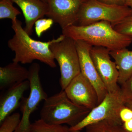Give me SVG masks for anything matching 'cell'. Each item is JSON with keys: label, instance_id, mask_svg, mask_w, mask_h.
Wrapping results in <instances>:
<instances>
[{"label": "cell", "instance_id": "13", "mask_svg": "<svg viewBox=\"0 0 132 132\" xmlns=\"http://www.w3.org/2000/svg\"><path fill=\"white\" fill-rule=\"evenodd\" d=\"M20 8L25 20L24 30L29 35L33 32L36 22L46 15L48 5L42 0H12Z\"/></svg>", "mask_w": 132, "mask_h": 132}, {"label": "cell", "instance_id": "3", "mask_svg": "<svg viewBox=\"0 0 132 132\" xmlns=\"http://www.w3.org/2000/svg\"><path fill=\"white\" fill-rule=\"evenodd\" d=\"M91 110L76 105L69 99L64 90L48 97L40 112V119L52 125L67 124L72 127L79 123Z\"/></svg>", "mask_w": 132, "mask_h": 132}, {"label": "cell", "instance_id": "20", "mask_svg": "<svg viewBox=\"0 0 132 132\" xmlns=\"http://www.w3.org/2000/svg\"><path fill=\"white\" fill-rule=\"evenodd\" d=\"M112 26L118 32L132 38V14Z\"/></svg>", "mask_w": 132, "mask_h": 132}, {"label": "cell", "instance_id": "16", "mask_svg": "<svg viewBox=\"0 0 132 132\" xmlns=\"http://www.w3.org/2000/svg\"><path fill=\"white\" fill-rule=\"evenodd\" d=\"M122 124L111 120H105L88 125L86 132H126Z\"/></svg>", "mask_w": 132, "mask_h": 132}, {"label": "cell", "instance_id": "14", "mask_svg": "<svg viewBox=\"0 0 132 132\" xmlns=\"http://www.w3.org/2000/svg\"><path fill=\"white\" fill-rule=\"evenodd\" d=\"M29 71L19 63L13 62L0 67V89L3 90L28 80Z\"/></svg>", "mask_w": 132, "mask_h": 132}, {"label": "cell", "instance_id": "19", "mask_svg": "<svg viewBox=\"0 0 132 132\" xmlns=\"http://www.w3.org/2000/svg\"><path fill=\"white\" fill-rule=\"evenodd\" d=\"M21 115L15 113L9 116L1 124L0 132H15L21 121Z\"/></svg>", "mask_w": 132, "mask_h": 132}, {"label": "cell", "instance_id": "6", "mask_svg": "<svg viewBox=\"0 0 132 132\" xmlns=\"http://www.w3.org/2000/svg\"><path fill=\"white\" fill-rule=\"evenodd\" d=\"M126 102L121 88L116 92L108 93L101 102L91 110L81 121L74 126L69 127L70 131H81L88 125L105 120H115L122 124L119 113Z\"/></svg>", "mask_w": 132, "mask_h": 132}, {"label": "cell", "instance_id": "9", "mask_svg": "<svg viewBox=\"0 0 132 132\" xmlns=\"http://www.w3.org/2000/svg\"><path fill=\"white\" fill-rule=\"evenodd\" d=\"M74 104L92 110L98 105V95L93 85L81 73L64 90Z\"/></svg>", "mask_w": 132, "mask_h": 132}, {"label": "cell", "instance_id": "15", "mask_svg": "<svg viewBox=\"0 0 132 132\" xmlns=\"http://www.w3.org/2000/svg\"><path fill=\"white\" fill-rule=\"evenodd\" d=\"M119 72L118 84L121 85L132 74V51L126 48L110 52Z\"/></svg>", "mask_w": 132, "mask_h": 132}, {"label": "cell", "instance_id": "4", "mask_svg": "<svg viewBox=\"0 0 132 132\" xmlns=\"http://www.w3.org/2000/svg\"><path fill=\"white\" fill-rule=\"evenodd\" d=\"M50 47L60 67V85L62 90H64L72 80L81 73L75 41L65 36L52 43Z\"/></svg>", "mask_w": 132, "mask_h": 132}, {"label": "cell", "instance_id": "29", "mask_svg": "<svg viewBox=\"0 0 132 132\" xmlns=\"http://www.w3.org/2000/svg\"><path fill=\"white\" fill-rule=\"evenodd\" d=\"M80 131H73V132H80Z\"/></svg>", "mask_w": 132, "mask_h": 132}, {"label": "cell", "instance_id": "18", "mask_svg": "<svg viewBox=\"0 0 132 132\" xmlns=\"http://www.w3.org/2000/svg\"><path fill=\"white\" fill-rule=\"evenodd\" d=\"M12 0L0 1V19H10L12 21L16 20L17 15L21 13L13 6Z\"/></svg>", "mask_w": 132, "mask_h": 132}, {"label": "cell", "instance_id": "25", "mask_svg": "<svg viewBox=\"0 0 132 132\" xmlns=\"http://www.w3.org/2000/svg\"><path fill=\"white\" fill-rule=\"evenodd\" d=\"M122 127L126 132H132V119L122 124Z\"/></svg>", "mask_w": 132, "mask_h": 132}, {"label": "cell", "instance_id": "28", "mask_svg": "<svg viewBox=\"0 0 132 132\" xmlns=\"http://www.w3.org/2000/svg\"><path fill=\"white\" fill-rule=\"evenodd\" d=\"M15 132H22L20 128V126H19V127L17 128Z\"/></svg>", "mask_w": 132, "mask_h": 132}, {"label": "cell", "instance_id": "5", "mask_svg": "<svg viewBox=\"0 0 132 132\" xmlns=\"http://www.w3.org/2000/svg\"><path fill=\"white\" fill-rule=\"evenodd\" d=\"M131 14L132 10L127 6L109 5L98 0H85L76 25L88 26L102 21L113 24Z\"/></svg>", "mask_w": 132, "mask_h": 132}, {"label": "cell", "instance_id": "12", "mask_svg": "<svg viewBox=\"0 0 132 132\" xmlns=\"http://www.w3.org/2000/svg\"><path fill=\"white\" fill-rule=\"evenodd\" d=\"M29 88L28 80L9 88L2 95L0 99V124L20 106L24 93Z\"/></svg>", "mask_w": 132, "mask_h": 132}, {"label": "cell", "instance_id": "23", "mask_svg": "<svg viewBox=\"0 0 132 132\" xmlns=\"http://www.w3.org/2000/svg\"><path fill=\"white\" fill-rule=\"evenodd\" d=\"M120 120L122 124L132 119V109L124 105L121 108L119 113Z\"/></svg>", "mask_w": 132, "mask_h": 132}, {"label": "cell", "instance_id": "11", "mask_svg": "<svg viewBox=\"0 0 132 132\" xmlns=\"http://www.w3.org/2000/svg\"><path fill=\"white\" fill-rule=\"evenodd\" d=\"M79 55L81 73L92 83L98 95V104L108 93L100 78L90 54L93 46L83 40L75 41Z\"/></svg>", "mask_w": 132, "mask_h": 132}, {"label": "cell", "instance_id": "22", "mask_svg": "<svg viewBox=\"0 0 132 132\" xmlns=\"http://www.w3.org/2000/svg\"><path fill=\"white\" fill-rule=\"evenodd\" d=\"M121 86V90L126 102L132 101V74Z\"/></svg>", "mask_w": 132, "mask_h": 132}, {"label": "cell", "instance_id": "24", "mask_svg": "<svg viewBox=\"0 0 132 132\" xmlns=\"http://www.w3.org/2000/svg\"><path fill=\"white\" fill-rule=\"evenodd\" d=\"M101 2L111 5L125 6V0H98Z\"/></svg>", "mask_w": 132, "mask_h": 132}, {"label": "cell", "instance_id": "30", "mask_svg": "<svg viewBox=\"0 0 132 132\" xmlns=\"http://www.w3.org/2000/svg\"><path fill=\"white\" fill-rule=\"evenodd\" d=\"M42 1H44V2L46 3V0H42Z\"/></svg>", "mask_w": 132, "mask_h": 132}, {"label": "cell", "instance_id": "1", "mask_svg": "<svg viewBox=\"0 0 132 132\" xmlns=\"http://www.w3.org/2000/svg\"><path fill=\"white\" fill-rule=\"evenodd\" d=\"M12 27L14 34L8 41L7 45L15 53L13 62L30 64L34 60H38L52 68L56 67L53 55L50 47L65 36L62 34L57 39L43 42L32 39L22 27L21 21L17 19L12 21Z\"/></svg>", "mask_w": 132, "mask_h": 132}, {"label": "cell", "instance_id": "21", "mask_svg": "<svg viewBox=\"0 0 132 132\" xmlns=\"http://www.w3.org/2000/svg\"><path fill=\"white\" fill-rule=\"evenodd\" d=\"M54 22L52 19H41L35 23V31L36 35L40 37L42 33L47 31L52 27Z\"/></svg>", "mask_w": 132, "mask_h": 132}, {"label": "cell", "instance_id": "17", "mask_svg": "<svg viewBox=\"0 0 132 132\" xmlns=\"http://www.w3.org/2000/svg\"><path fill=\"white\" fill-rule=\"evenodd\" d=\"M27 132H71L70 127L65 125L49 124L42 119L31 123Z\"/></svg>", "mask_w": 132, "mask_h": 132}, {"label": "cell", "instance_id": "10", "mask_svg": "<svg viewBox=\"0 0 132 132\" xmlns=\"http://www.w3.org/2000/svg\"><path fill=\"white\" fill-rule=\"evenodd\" d=\"M85 0H46L48 5L46 15L62 29L76 25L78 15Z\"/></svg>", "mask_w": 132, "mask_h": 132}, {"label": "cell", "instance_id": "26", "mask_svg": "<svg viewBox=\"0 0 132 132\" xmlns=\"http://www.w3.org/2000/svg\"><path fill=\"white\" fill-rule=\"evenodd\" d=\"M125 6L130 8L132 11V0H125Z\"/></svg>", "mask_w": 132, "mask_h": 132}, {"label": "cell", "instance_id": "27", "mask_svg": "<svg viewBox=\"0 0 132 132\" xmlns=\"http://www.w3.org/2000/svg\"><path fill=\"white\" fill-rule=\"evenodd\" d=\"M125 105L132 109V101L126 102Z\"/></svg>", "mask_w": 132, "mask_h": 132}, {"label": "cell", "instance_id": "7", "mask_svg": "<svg viewBox=\"0 0 132 132\" xmlns=\"http://www.w3.org/2000/svg\"><path fill=\"white\" fill-rule=\"evenodd\" d=\"M40 67L38 63H33L29 67L28 80L30 82V93L28 97L22 99L20 105L22 117L20 124L22 132H27L31 123L30 116L37 109L39 104L48 97L43 89L40 78Z\"/></svg>", "mask_w": 132, "mask_h": 132}, {"label": "cell", "instance_id": "8", "mask_svg": "<svg viewBox=\"0 0 132 132\" xmlns=\"http://www.w3.org/2000/svg\"><path fill=\"white\" fill-rule=\"evenodd\" d=\"M110 50L101 46H92L91 58L97 72L108 93L120 89L118 85L119 72L115 62L111 60Z\"/></svg>", "mask_w": 132, "mask_h": 132}, {"label": "cell", "instance_id": "2", "mask_svg": "<svg viewBox=\"0 0 132 132\" xmlns=\"http://www.w3.org/2000/svg\"><path fill=\"white\" fill-rule=\"evenodd\" d=\"M62 34L75 41H84L93 46L103 47L110 51L126 48L132 42V38L118 32L111 22L105 21L86 26L72 25L62 29Z\"/></svg>", "mask_w": 132, "mask_h": 132}]
</instances>
